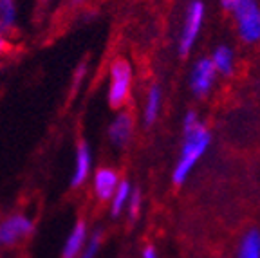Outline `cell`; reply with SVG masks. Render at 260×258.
Returning a JSON list of instances; mask_svg holds the SVG:
<instances>
[{
  "mask_svg": "<svg viewBox=\"0 0 260 258\" xmlns=\"http://www.w3.org/2000/svg\"><path fill=\"white\" fill-rule=\"evenodd\" d=\"M92 172V148L87 141H80L74 150V166L71 174V188H81Z\"/></svg>",
  "mask_w": 260,
  "mask_h": 258,
  "instance_id": "cell-6",
  "label": "cell"
},
{
  "mask_svg": "<svg viewBox=\"0 0 260 258\" xmlns=\"http://www.w3.org/2000/svg\"><path fill=\"white\" fill-rule=\"evenodd\" d=\"M235 15L239 35L244 42H258L260 40V8L256 0H235L232 6Z\"/></svg>",
  "mask_w": 260,
  "mask_h": 258,
  "instance_id": "cell-3",
  "label": "cell"
},
{
  "mask_svg": "<svg viewBox=\"0 0 260 258\" xmlns=\"http://www.w3.org/2000/svg\"><path fill=\"white\" fill-rule=\"evenodd\" d=\"M109 89H107V101L116 110H121L132 92L134 71L132 65L125 58H116L109 69Z\"/></svg>",
  "mask_w": 260,
  "mask_h": 258,
  "instance_id": "cell-2",
  "label": "cell"
},
{
  "mask_svg": "<svg viewBox=\"0 0 260 258\" xmlns=\"http://www.w3.org/2000/svg\"><path fill=\"white\" fill-rule=\"evenodd\" d=\"M220 2H222V6L228 9H232V6L235 4V0H220Z\"/></svg>",
  "mask_w": 260,
  "mask_h": 258,
  "instance_id": "cell-22",
  "label": "cell"
},
{
  "mask_svg": "<svg viewBox=\"0 0 260 258\" xmlns=\"http://www.w3.org/2000/svg\"><path fill=\"white\" fill-rule=\"evenodd\" d=\"M18 25V6L16 0H0V31L9 35Z\"/></svg>",
  "mask_w": 260,
  "mask_h": 258,
  "instance_id": "cell-12",
  "label": "cell"
},
{
  "mask_svg": "<svg viewBox=\"0 0 260 258\" xmlns=\"http://www.w3.org/2000/svg\"><path fill=\"white\" fill-rule=\"evenodd\" d=\"M35 233V222L24 213H13L0 220V246L11 247Z\"/></svg>",
  "mask_w": 260,
  "mask_h": 258,
  "instance_id": "cell-4",
  "label": "cell"
},
{
  "mask_svg": "<svg viewBox=\"0 0 260 258\" xmlns=\"http://www.w3.org/2000/svg\"><path fill=\"white\" fill-rule=\"evenodd\" d=\"M233 60H235L233 51L228 47V45H220V47H217L215 51H213V56H211V63H213L215 71L220 74H226V76L228 74H232Z\"/></svg>",
  "mask_w": 260,
  "mask_h": 258,
  "instance_id": "cell-14",
  "label": "cell"
},
{
  "mask_svg": "<svg viewBox=\"0 0 260 258\" xmlns=\"http://www.w3.org/2000/svg\"><path fill=\"white\" fill-rule=\"evenodd\" d=\"M126 210H128L130 220H136V218L139 217V211H141V191L139 190L130 191L128 202H126Z\"/></svg>",
  "mask_w": 260,
  "mask_h": 258,
  "instance_id": "cell-17",
  "label": "cell"
},
{
  "mask_svg": "<svg viewBox=\"0 0 260 258\" xmlns=\"http://www.w3.org/2000/svg\"><path fill=\"white\" fill-rule=\"evenodd\" d=\"M102 242H103V231L94 230L92 233L89 235L85 246H83V249H81L78 258H96L98 253H100V247H102Z\"/></svg>",
  "mask_w": 260,
  "mask_h": 258,
  "instance_id": "cell-16",
  "label": "cell"
},
{
  "mask_svg": "<svg viewBox=\"0 0 260 258\" xmlns=\"http://www.w3.org/2000/svg\"><path fill=\"white\" fill-rule=\"evenodd\" d=\"M210 143H211L210 132L201 123L195 128L184 132V143H183V148H181V155H179V161L174 168L175 184H183L186 181V177L190 175L193 166L199 163V159L210 148Z\"/></svg>",
  "mask_w": 260,
  "mask_h": 258,
  "instance_id": "cell-1",
  "label": "cell"
},
{
  "mask_svg": "<svg viewBox=\"0 0 260 258\" xmlns=\"http://www.w3.org/2000/svg\"><path fill=\"white\" fill-rule=\"evenodd\" d=\"M11 49V42H9V35L0 31V58H4Z\"/></svg>",
  "mask_w": 260,
  "mask_h": 258,
  "instance_id": "cell-20",
  "label": "cell"
},
{
  "mask_svg": "<svg viewBox=\"0 0 260 258\" xmlns=\"http://www.w3.org/2000/svg\"><path fill=\"white\" fill-rule=\"evenodd\" d=\"M42 2H49V0H42Z\"/></svg>",
  "mask_w": 260,
  "mask_h": 258,
  "instance_id": "cell-24",
  "label": "cell"
},
{
  "mask_svg": "<svg viewBox=\"0 0 260 258\" xmlns=\"http://www.w3.org/2000/svg\"><path fill=\"white\" fill-rule=\"evenodd\" d=\"M89 238V226L85 220H76L73 230L65 238V244L61 247V258H78Z\"/></svg>",
  "mask_w": 260,
  "mask_h": 258,
  "instance_id": "cell-10",
  "label": "cell"
},
{
  "mask_svg": "<svg viewBox=\"0 0 260 258\" xmlns=\"http://www.w3.org/2000/svg\"><path fill=\"white\" fill-rule=\"evenodd\" d=\"M143 258H157V253H155V249L152 246L145 247L143 249Z\"/></svg>",
  "mask_w": 260,
  "mask_h": 258,
  "instance_id": "cell-21",
  "label": "cell"
},
{
  "mask_svg": "<svg viewBox=\"0 0 260 258\" xmlns=\"http://www.w3.org/2000/svg\"><path fill=\"white\" fill-rule=\"evenodd\" d=\"M215 67L211 63V60L203 58L191 69V76H190V87L193 90L195 96H206L210 92L211 85L215 81Z\"/></svg>",
  "mask_w": 260,
  "mask_h": 258,
  "instance_id": "cell-9",
  "label": "cell"
},
{
  "mask_svg": "<svg viewBox=\"0 0 260 258\" xmlns=\"http://www.w3.org/2000/svg\"><path fill=\"white\" fill-rule=\"evenodd\" d=\"M239 258H260V231L251 230L242 238Z\"/></svg>",
  "mask_w": 260,
  "mask_h": 258,
  "instance_id": "cell-15",
  "label": "cell"
},
{
  "mask_svg": "<svg viewBox=\"0 0 260 258\" xmlns=\"http://www.w3.org/2000/svg\"><path fill=\"white\" fill-rule=\"evenodd\" d=\"M119 181H121L119 174L114 168H109V166L98 168L92 175V191L98 201L109 202L116 188H118Z\"/></svg>",
  "mask_w": 260,
  "mask_h": 258,
  "instance_id": "cell-8",
  "label": "cell"
},
{
  "mask_svg": "<svg viewBox=\"0 0 260 258\" xmlns=\"http://www.w3.org/2000/svg\"><path fill=\"white\" fill-rule=\"evenodd\" d=\"M204 20V4L201 0H193L190 6H188L186 11V20H184V27L181 33V40H179V53L186 56L188 53L193 47L195 40L199 37L201 25Z\"/></svg>",
  "mask_w": 260,
  "mask_h": 258,
  "instance_id": "cell-5",
  "label": "cell"
},
{
  "mask_svg": "<svg viewBox=\"0 0 260 258\" xmlns=\"http://www.w3.org/2000/svg\"><path fill=\"white\" fill-rule=\"evenodd\" d=\"M109 139L116 148H125L134 136V117L128 110H118L116 117L109 125Z\"/></svg>",
  "mask_w": 260,
  "mask_h": 258,
  "instance_id": "cell-7",
  "label": "cell"
},
{
  "mask_svg": "<svg viewBox=\"0 0 260 258\" xmlns=\"http://www.w3.org/2000/svg\"><path fill=\"white\" fill-rule=\"evenodd\" d=\"M130 191H132L130 182L121 179L118 188H116V191H114V195L109 201L110 202V215H112V217H119V215L123 213V210L126 208V202H128Z\"/></svg>",
  "mask_w": 260,
  "mask_h": 258,
  "instance_id": "cell-13",
  "label": "cell"
},
{
  "mask_svg": "<svg viewBox=\"0 0 260 258\" xmlns=\"http://www.w3.org/2000/svg\"><path fill=\"white\" fill-rule=\"evenodd\" d=\"M161 101H162V90L159 85H152L145 98V109H143V121L146 126H150L155 123L161 110Z\"/></svg>",
  "mask_w": 260,
  "mask_h": 258,
  "instance_id": "cell-11",
  "label": "cell"
},
{
  "mask_svg": "<svg viewBox=\"0 0 260 258\" xmlns=\"http://www.w3.org/2000/svg\"><path fill=\"white\" fill-rule=\"evenodd\" d=\"M199 125V119H197V114L195 112H186V116H184V119H183V128H184V132H188V130H191V128H195V126Z\"/></svg>",
  "mask_w": 260,
  "mask_h": 258,
  "instance_id": "cell-19",
  "label": "cell"
},
{
  "mask_svg": "<svg viewBox=\"0 0 260 258\" xmlns=\"http://www.w3.org/2000/svg\"><path fill=\"white\" fill-rule=\"evenodd\" d=\"M87 61H81L80 65L76 67V71H74V78H73V89L76 90L78 87L81 85V81L85 80V76H87Z\"/></svg>",
  "mask_w": 260,
  "mask_h": 258,
  "instance_id": "cell-18",
  "label": "cell"
},
{
  "mask_svg": "<svg viewBox=\"0 0 260 258\" xmlns=\"http://www.w3.org/2000/svg\"><path fill=\"white\" fill-rule=\"evenodd\" d=\"M85 2H87V0H71V4H73V6H83Z\"/></svg>",
  "mask_w": 260,
  "mask_h": 258,
  "instance_id": "cell-23",
  "label": "cell"
}]
</instances>
